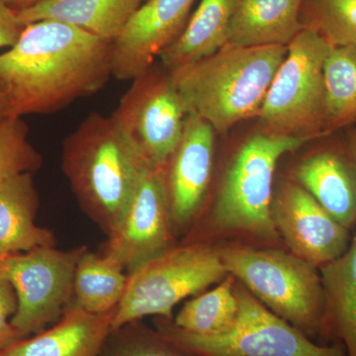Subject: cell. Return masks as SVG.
I'll return each mask as SVG.
<instances>
[{
    "instance_id": "cb8c5ba5",
    "label": "cell",
    "mask_w": 356,
    "mask_h": 356,
    "mask_svg": "<svg viewBox=\"0 0 356 356\" xmlns=\"http://www.w3.org/2000/svg\"><path fill=\"white\" fill-rule=\"evenodd\" d=\"M238 310L235 280L231 275L214 289L186 302L172 321L178 327L194 334L219 336L235 325Z\"/></svg>"
},
{
    "instance_id": "ac0fdd59",
    "label": "cell",
    "mask_w": 356,
    "mask_h": 356,
    "mask_svg": "<svg viewBox=\"0 0 356 356\" xmlns=\"http://www.w3.org/2000/svg\"><path fill=\"white\" fill-rule=\"evenodd\" d=\"M39 195L33 173L0 180V255L56 247L53 232L35 222Z\"/></svg>"
},
{
    "instance_id": "52a82bcc",
    "label": "cell",
    "mask_w": 356,
    "mask_h": 356,
    "mask_svg": "<svg viewBox=\"0 0 356 356\" xmlns=\"http://www.w3.org/2000/svg\"><path fill=\"white\" fill-rule=\"evenodd\" d=\"M306 142L303 138L264 132L243 143L220 186L213 211L215 226L266 240L277 238L271 214L274 172L283 154Z\"/></svg>"
},
{
    "instance_id": "7c38bea8",
    "label": "cell",
    "mask_w": 356,
    "mask_h": 356,
    "mask_svg": "<svg viewBox=\"0 0 356 356\" xmlns=\"http://www.w3.org/2000/svg\"><path fill=\"white\" fill-rule=\"evenodd\" d=\"M271 214L293 254L318 269L339 259L350 247V229L299 184H285L273 195Z\"/></svg>"
},
{
    "instance_id": "4dcf8cb0",
    "label": "cell",
    "mask_w": 356,
    "mask_h": 356,
    "mask_svg": "<svg viewBox=\"0 0 356 356\" xmlns=\"http://www.w3.org/2000/svg\"><path fill=\"white\" fill-rule=\"evenodd\" d=\"M348 149H350L351 156L355 159L356 163V130L353 131V135L350 136V142H348Z\"/></svg>"
},
{
    "instance_id": "4316f807",
    "label": "cell",
    "mask_w": 356,
    "mask_h": 356,
    "mask_svg": "<svg viewBox=\"0 0 356 356\" xmlns=\"http://www.w3.org/2000/svg\"><path fill=\"white\" fill-rule=\"evenodd\" d=\"M43 159L28 140L21 118H0V180L37 172Z\"/></svg>"
},
{
    "instance_id": "484cf974",
    "label": "cell",
    "mask_w": 356,
    "mask_h": 356,
    "mask_svg": "<svg viewBox=\"0 0 356 356\" xmlns=\"http://www.w3.org/2000/svg\"><path fill=\"white\" fill-rule=\"evenodd\" d=\"M98 356H195L168 341L140 321L110 332Z\"/></svg>"
},
{
    "instance_id": "f1b7e54d",
    "label": "cell",
    "mask_w": 356,
    "mask_h": 356,
    "mask_svg": "<svg viewBox=\"0 0 356 356\" xmlns=\"http://www.w3.org/2000/svg\"><path fill=\"white\" fill-rule=\"evenodd\" d=\"M24 26L20 24L15 10L7 6L6 0H0V48L13 47L19 38ZM4 116V105L0 95V118Z\"/></svg>"
},
{
    "instance_id": "1f68e13d",
    "label": "cell",
    "mask_w": 356,
    "mask_h": 356,
    "mask_svg": "<svg viewBox=\"0 0 356 356\" xmlns=\"http://www.w3.org/2000/svg\"><path fill=\"white\" fill-rule=\"evenodd\" d=\"M2 257H2V255H0V261H1Z\"/></svg>"
},
{
    "instance_id": "e0dca14e",
    "label": "cell",
    "mask_w": 356,
    "mask_h": 356,
    "mask_svg": "<svg viewBox=\"0 0 356 356\" xmlns=\"http://www.w3.org/2000/svg\"><path fill=\"white\" fill-rule=\"evenodd\" d=\"M147 0H43L15 11L22 26L53 20L90 33L106 41L115 40L125 29Z\"/></svg>"
},
{
    "instance_id": "9c48e42d",
    "label": "cell",
    "mask_w": 356,
    "mask_h": 356,
    "mask_svg": "<svg viewBox=\"0 0 356 356\" xmlns=\"http://www.w3.org/2000/svg\"><path fill=\"white\" fill-rule=\"evenodd\" d=\"M86 248L42 247L2 257L0 275L10 282L17 297L11 325L22 339L62 317L74 299L76 264Z\"/></svg>"
},
{
    "instance_id": "8fae6325",
    "label": "cell",
    "mask_w": 356,
    "mask_h": 356,
    "mask_svg": "<svg viewBox=\"0 0 356 356\" xmlns=\"http://www.w3.org/2000/svg\"><path fill=\"white\" fill-rule=\"evenodd\" d=\"M173 222L165 168L147 163L118 228L102 254L127 274L173 247Z\"/></svg>"
},
{
    "instance_id": "5b68a950",
    "label": "cell",
    "mask_w": 356,
    "mask_h": 356,
    "mask_svg": "<svg viewBox=\"0 0 356 356\" xmlns=\"http://www.w3.org/2000/svg\"><path fill=\"white\" fill-rule=\"evenodd\" d=\"M238 317L226 334L203 336L181 329L165 318L154 330L168 341L195 356H348L341 343H314L294 325L266 308L247 288L235 283Z\"/></svg>"
},
{
    "instance_id": "44dd1931",
    "label": "cell",
    "mask_w": 356,
    "mask_h": 356,
    "mask_svg": "<svg viewBox=\"0 0 356 356\" xmlns=\"http://www.w3.org/2000/svg\"><path fill=\"white\" fill-rule=\"evenodd\" d=\"M325 308L322 334L356 356V226L348 250L339 259L321 267Z\"/></svg>"
},
{
    "instance_id": "7a4b0ae2",
    "label": "cell",
    "mask_w": 356,
    "mask_h": 356,
    "mask_svg": "<svg viewBox=\"0 0 356 356\" xmlns=\"http://www.w3.org/2000/svg\"><path fill=\"white\" fill-rule=\"evenodd\" d=\"M287 46L226 44L210 57L170 70L185 113L197 115L215 132L259 117Z\"/></svg>"
},
{
    "instance_id": "4fadbf2b",
    "label": "cell",
    "mask_w": 356,
    "mask_h": 356,
    "mask_svg": "<svg viewBox=\"0 0 356 356\" xmlns=\"http://www.w3.org/2000/svg\"><path fill=\"white\" fill-rule=\"evenodd\" d=\"M194 0H147L113 43L112 74L134 81L184 31Z\"/></svg>"
},
{
    "instance_id": "5bb4252c",
    "label": "cell",
    "mask_w": 356,
    "mask_h": 356,
    "mask_svg": "<svg viewBox=\"0 0 356 356\" xmlns=\"http://www.w3.org/2000/svg\"><path fill=\"white\" fill-rule=\"evenodd\" d=\"M215 131L197 115L186 114L179 144L165 166L173 226H187L202 207L214 161Z\"/></svg>"
},
{
    "instance_id": "d4e9b609",
    "label": "cell",
    "mask_w": 356,
    "mask_h": 356,
    "mask_svg": "<svg viewBox=\"0 0 356 356\" xmlns=\"http://www.w3.org/2000/svg\"><path fill=\"white\" fill-rule=\"evenodd\" d=\"M301 22L332 46L356 47V0H305Z\"/></svg>"
},
{
    "instance_id": "8992f818",
    "label": "cell",
    "mask_w": 356,
    "mask_h": 356,
    "mask_svg": "<svg viewBox=\"0 0 356 356\" xmlns=\"http://www.w3.org/2000/svg\"><path fill=\"white\" fill-rule=\"evenodd\" d=\"M227 273L214 248L203 243L173 245L128 274L112 331L149 316L173 320V308L179 302L221 282Z\"/></svg>"
},
{
    "instance_id": "83f0119b",
    "label": "cell",
    "mask_w": 356,
    "mask_h": 356,
    "mask_svg": "<svg viewBox=\"0 0 356 356\" xmlns=\"http://www.w3.org/2000/svg\"><path fill=\"white\" fill-rule=\"evenodd\" d=\"M17 309V297L13 285L0 275V350H6L23 339L11 325Z\"/></svg>"
},
{
    "instance_id": "9a60e30c",
    "label": "cell",
    "mask_w": 356,
    "mask_h": 356,
    "mask_svg": "<svg viewBox=\"0 0 356 356\" xmlns=\"http://www.w3.org/2000/svg\"><path fill=\"white\" fill-rule=\"evenodd\" d=\"M298 184L344 228L356 226V163L350 149H320L295 170Z\"/></svg>"
},
{
    "instance_id": "7402d4cb",
    "label": "cell",
    "mask_w": 356,
    "mask_h": 356,
    "mask_svg": "<svg viewBox=\"0 0 356 356\" xmlns=\"http://www.w3.org/2000/svg\"><path fill=\"white\" fill-rule=\"evenodd\" d=\"M127 281L119 264L86 248L77 261L72 303L93 315L111 313L123 298Z\"/></svg>"
},
{
    "instance_id": "30bf717a",
    "label": "cell",
    "mask_w": 356,
    "mask_h": 356,
    "mask_svg": "<svg viewBox=\"0 0 356 356\" xmlns=\"http://www.w3.org/2000/svg\"><path fill=\"white\" fill-rule=\"evenodd\" d=\"M122 134L149 165L165 168L184 132L186 113L168 70L136 77L111 114Z\"/></svg>"
},
{
    "instance_id": "603a6c76",
    "label": "cell",
    "mask_w": 356,
    "mask_h": 356,
    "mask_svg": "<svg viewBox=\"0 0 356 356\" xmlns=\"http://www.w3.org/2000/svg\"><path fill=\"white\" fill-rule=\"evenodd\" d=\"M324 83L325 135L356 121V47H331Z\"/></svg>"
},
{
    "instance_id": "277c9868",
    "label": "cell",
    "mask_w": 356,
    "mask_h": 356,
    "mask_svg": "<svg viewBox=\"0 0 356 356\" xmlns=\"http://www.w3.org/2000/svg\"><path fill=\"white\" fill-rule=\"evenodd\" d=\"M220 254L227 273L266 308L310 339L321 337L325 298L318 267L276 250L227 248Z\"/></svg>"
},
{
    "instance_id": "3957f363",
    "label": "cell",
    "mask_w": 356,
    "mask_h": 356,
    "mask_svg": "<svg viewBox=\"0 0 356 356\" xmlns=\"http://www.w3.org/2000/svg\"><path fill=\"white\" fill-rule=\"evenodd\" d=\"M112 116L92 112L63 144L62 170L81 209L107 236L125 215L147 165Z\"/></svg>"
},
{
    "instance_id": "6da1fadb",
    "label": "cell",
    "mask_w": 356,
    "mask_h": 356,
    "mask_svg": "<svg viewBox=\"0 0 356 356\" xmlns=\"http://www.w3.org/2000/svg\"><path fill=\"white\" fill-rule=\"evenodd\" d=\"M113 43L76 26L44 20L24 26L0 55L4 116L51 114L99 92L112 74Z\"/></svg>"
},
{
    "instance_id": "ba28073f",
    "label": "cell",
    "mask_w": 356,
    "mask_h": 356,
    "mask_svg": "<svg viewBox=\"0 0 356 356\" xmlns=\"http://www.w3.org/2000/svg\"><path fill=\"white\" fill-rule=\"evenodd\" d=\"M331 47L307 28L288 44L259 112L264 132L307 140L325 135L324 64Z\"/></svg>"
},
{
    "instance_id": "f546056e",
    "label": "cell",
    "mask_w": 356,
    "mask_h": 356,
    "mask_svg": "<svg viewBox=\"0 0 356 356\" xmlns=\"http://www.w3.org/2000/svg\"><path fill=\"white\" fill-rule=\"evenodd\" d=\"M43 0H6L7 6L11 7L13 10L17 11L21 9L28 8V7L39 3Z\"/></svg>"
},
{
    "instance_id": "d6986e66",
    "label": "cell",
    "mask_w": 356,
    "mask_h": 356,
    "mask_svg": "<svg viewBox=\"0 0 356 356\" xmlns=\"http://www.w3.org/2000/svg\"><path fill=\"white\" fill-rule=\"evenodd\" d=\"M305 0H238L229 25L231 46H288L304 29Z\"/></svg>"
},
{
    "instance_id": "2e32d148",
    "label": "cell",
    "mask_w": 356,
    "mask_h": 356,
    "mask_svg": "<svg viewBox=\"0 0 356 356\" xmlns=\"http://www.w3.org/2000/svg\"><path fill=\"white\" fill-rule=\"evenodd\" d=\"M114 313L93 315L72 302L51 327L0 350V356H98Z\"/></svg>"
},
{
    "instance_id": "ffe728a7",
    "label": "cell",
    "mask_w": 356,
    "mask_h": 356,
    "mask_svg": "<svg viewBox=\"0 0 356 356\" xmlns=\"http://www.w3.org/2000/svg\"><path fill=\"white\" fill-rule=\"evenodd\" d=\"M238 3V0H202L181 34L159 54L163 67L172 70L193 64L226 46Z\"/></svg>"
}]
</instances>
